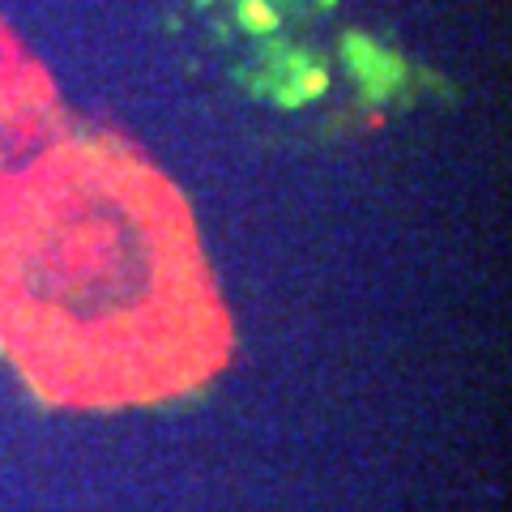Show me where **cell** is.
Masks as SVG:
<instances>
[{"label": "cell", "instance_id": "obj_1", "mask_svg": "<svg viewBox=\"0 0 512 512\" xmlns=\"http://www.w3.org/2000/svg\"><path fill=\"white\" fill-rule=\"evenodd\" d=\"M0 346L60 402H146L227 355V320L171 184L107 137L0 167Z\"/></svg>", "mask_w": 512, "mask_h": 512}]
</instances>
